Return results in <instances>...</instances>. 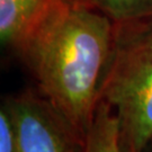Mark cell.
I'll return each instance as SVG.
<instances>
[{
  "instance_id": "obj_1",
  "label": "cell",
  "mask_w": 152,
  "mask_h": 152,
  "mask_svg": "<svg viewBox=\"0 0 152 152\" xmlns=\"http://www.w3.org/2000/svg\"><path fill=\"white\" fill-rule=\"evenodd\" d=\"M115 23L83 0H68L25 41L17 54L39 91L83 142L114 50Z\"/></svg>"
},
{
  "instance_id": "obj_2",
  "label": "cell",
  "mask_w": 152,
  "mask_h": 152,
  "mask_svg": "<svg viewBox=\"0 0 152 152\" xmlns=\"http://www.w3.org/2000/svg\"><path fill=\"white\" fill-rule=\"evenodd\" d=\"M115 23L114 50L99 100L116 115L123 152H145L152 143V25Z\"/></svg>"
},
{
  "instance_id": "obj_3",
  "label": "cell",
  "mask_w": 152,
  "mask_h": 152,
  "mask_svg": "<svg viewBox=\"0 0 152 152\" xmlns=\"http://www.w3.org/2000/svg\"><path fill=\"white\" fill-rule=\"evenodd\" d=\"M6 100L16 129V152H81L75 129L42 95L25 91Z\"/></svg>"
},
{
  "instance_id": "obj_4",
  "label": "cell",
  "mask_w": 152,
  "mask_h": 152,
  "mask_svg": "<svg viewBox=\"0 0 152 152\" xmlns=\"http://www.w3.org/2000/svg\"><path fill=\"white\" fill-rule=\"evenodd\" d=\"M68 0H0V38L17 51L42 23Z\"/></svg>"
},
{
  "instance_id": "obj_5",
  "label": "cell",
  "mask_w": 152,
  "mask_h": 152,
  "mask_svg": "<svg viewBox=\"0 0 152 152\" xmlns=\"http://www.w3.org/2000/svg\"><path fill=\"white\" fill-rule=\"evenodd\" d=\"M81 152H123L116 115L103 100L98 103L95 117L82 142Z\"/></svg>"
},
{
  "instance_id": "obj_6",
  "label": "cell",
  "mask_w": 152,
  "mask_h": 152,
  "mask_svg": "<svg viewBox=\"0 0 152 152\" xmlns=\"http://www.w3.org/2000/svg\"><path fill=\"white\" fill-rule=\"evenodd\" d=\"M114 23H134L152 19V0H83Z\"/></svg>"
},
{
  "instance_id": "obj_7",
  "label": "cell",
  "mask_w": 152,
  "mask_h": 152,
  "mask_svg": "<svg viewBox=\"0 0 152 152\" xmlns=\"http://www.w3.org/2000/svg\"><path fill=\"white\" fill-rule=\"evenodd\" d=\"M0 152H16V129L6 99L0 108Z\"/></svg>"
},
{
  "instance_id": "obj_8",
  "label": "cell",
  "mask_w": 152,
  "mask_h": 152,
  "mask_svg": "<svg viewBox=\"0 0 152 152\" xmlns=\"http://www.w3.org/2000/svg\"><path fill=\"white\" fill-rule=\"evenodd\" d=\"M145 152H152V143L149 145V148L147 149V151H145Z\"/></svg>"
}]
</instances>
